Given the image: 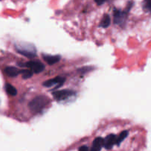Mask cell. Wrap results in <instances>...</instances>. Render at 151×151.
Here are the masks:
<instances>
[{
	"instance_id": "1",
	"label": "cell",
	"mask_w": 151,
	"mask_h": 151,
	"mask_svg": "<svg viewBox=\"0 0 151 151\" xmlns=\"http://www.w3.org/2000/svg\"><path fill=\"white\" fill-rule=\"evenodd\" d=\"M50 103V98L45 95H39L32 99L29 103V110L34 114L39 113Z\"/></svg>"
},
{
	"instance_id": "2",
	"label": "cell",
	"mask_w": 151,
	"mask_h": 151,
	"mask_svg": "<svg viewBox=\"0 0 151 151\" xmlns=\"http://www.w3.org/2000/svg\"><path fill=\"white\" fill-rule=\"evenodd\" d=\"M15 48L19 54L27 58H33L36 55V49L32 44L22 42L16 44Z\"/></svg>"
},
{
	"instance_id": "3",
	"label": "cell",
	"mask_w": 151,
	"mask_h": 151,
	"mask_svg": "<svg viewBox=\"0 0 151 151\" xmlns=\"http://www.w3.org/2000/svg\"><path fill=\"white\" fill-rule=\"evenodd\" d=\"M75 94V91L69 89L60 90V91H56L52 93L53 97L57 101H63V100H68L69 97H72Z\"/></svg>"
},
{
	"instance_id": "4",
	"label": "cell",
	"mask_w": 151,
	"mask_h": 151,
	"mask_svg": "<svg viewBox=\"0 0 151 151\" xmlns=\"http://www.w3.org/2000/svg\"><path fill=\"white\" fill-rule=\"evenodd\" d=\"M128 10L125 9L124 11H122L120 10L115 9L114 10V23L118 25H122L125 22L127 19V15H128Z\"/></svg>"
},
{
	"instance_id": "5",
	"label": "cell",
	"mask_w": 151,
	"mask_h": 151,
	"mask_svg": "<svg viewBox=\"0 0 151 151\" xmlns=\"http://www.w3.org/2000/svg\"><path fill=\"white\" fill-rule=\"evenodd\" d=\"M65 81H66V79H65L64 78L60 76H58L56 77V78H52V79H50L45 81V82L43 83V86L47 87V88L55 86V88H57L61 86L64 83Z\"/></svg>"
},
{
	"instance_id": "6",
	"label": "cell",
	"mask_w": 151,
	"mask_h": 151,
	"mask_svg": "<svg viewBox=\"0 0 151 151\" xmlns=\"http://www.w3.org/2000/svg\"><path fill=\"white\" fill-rule=\"evenodd\" d=\"M24 66H27V68H29L31 71L35 74L41 73V72L44 71V68H45V66H44V65L42 63L39 61H35V60L27 62Z\"/></svg>"
},
{
	"instance_id": "7",
	"label": "cell",
	"mask_w": 151,
	"mask_h": 151,
	"mask_svg": "<svg viewBox=\"0 0 151 151\" xmlns=\"http://www.w3.org/2000/svg\"><path fill=\"white\" fill-rule=\"evenodd\" d=\"M116 137L114 134H109L103 139V146L107 150H110L116 143Z\"/></svg>"
},
{
	"instance_id": "8",
	"label": "cell",
	"mask_w": 151,
	"mask_h": 151,
	"mask_svg": "<svg viewBox=\"0 0 151 151\" xmlns=\"http://www.w3.org/2000/svg\"><path fill=\"white\" fill-rule=\"evenodd\" d=\"M43 59L49 65H53L58 63L60 60V55H42Z\"/></svg>"
},
{
	"instance_id": "9",
	"label": "cell",
	"mask_w": 151,
	"mask_h": 151,
	"mask_svg": "<svg viewBox=\"0 0 151 151\" xmlns=\"http://www.w3.org/2000/svg\"><path fill=\"white\" fill-rule=\"evenodd\" d=\"M103 147V139L102 137H97L92 143L91 151H100Z\"/></svg>"
},
{
	"instance_id": "10",
	"label": "cell",
	"mask_w": 151,
	"mask_h": 151,
	"mask_svg": "<svg viewBox=\"0 0 151 151\" xmlns=\"http://www.w3.org/2000/svg\"><path fill=\"white\" fill-rule=\"evenodd\" d=\"M4 72L7 76L10 78H15L20 74V70L14 66H7L4 69Z\"/></svg>"
},
{
	"instance_id": "11",
	"label": "cell",
	"mask_w": 151,
	"mask_h": 151,
	"mask_svg": "<svg viewBox=\"0 0 151 151\" xmlns=\"http://www.w3.org/2000/svg\"><path fill=\"white\" fill-rule=\"evenodd\" d=\"M5 91L7 94L10 96H16L17 94V90L15 87H13L11 84L6 83L5 85Z\"/></svg>"
},
{
	"instance_id": "12",
	"label": "cell",
	"mask_w": 151,
	"mask_h": 151,
	"mask_svg": "<svg viewBox=\"0 0 151 151\" xmlns=\"http://www.w3.org/2000/svg\"><path fill=\"white\" fill-rule=\"evenodd\" d=\"M111 24V19L110 16L108 14H106L103 16V19H102L101 22H100V27H102L103 28H106L110 25Z\"/></svg>"
},
{
	"instance_id": "13",
	"label": "cell",
	"mask_w": 151,
	"mask_h": 151,
	"mask_svg": "<svg viewBox=\"0 0 151 151\" xmlns=\"http://www.w3.org/2000/svg\"><path fill=\"white\" fill-rule=\"evenodd\" d=\"M128 131H122V132L119 134V137L116 139V143H115V144H116L118 146H119V145H120L121 143L124 141V139H125L128 137Z\"/></svg>"
},
{
	"instance_id": "14",
	"label": "cell",
	"mask_w": 151,
	"mask_h": 151,
	"mask_svg": "<svg viewBox=\"0 0 151 151\" xmlns=\"http://www.w3.org/2000/svg\"><path fill=\"white\" fill-rule=\"evenodd\" d=\"M20 73L22 75L24 79H27V78H31L33 75V72L29 69H24V70H20Z\"/></svg>"
},
{
	"instance_id": "15",
	"label": "cell",
	"mask_w": 151,
	"mask_h": 151,
	"mask_svg": "<svg viewBox=\"0 0 151 151\" xmlns=\"http://www.w3.org/2000/svg\"><path fill=\"white\" fill-rule=\"evenodd\" d=\"M143 10L145 12H150L151 10V0H144L142 3Z\"/></svg>"
},
{
	"instance_id": "16",
	"label": "cell",
	"mask_w": 151,
	"mask_h": 151,
	"mask_svg": "<svg viewBox=\"0 0 151 151\" xmlns=\"http://www.w3.org/2000/svg\"><path fill=\"white\" fill-rule=\"evenodd\" d=\"M91 69H92V68L91 67H84V68H82V69H80V72H83V73H85V72H88V71H91Z\"/></svg>"
},
{
	"instance_id": "17",
	"label": "cell",
	"mask_w": 151,
	"mask_h": 151,
	"mask_svg": "<svg viewBox=\"0 0 151 151\" xmlns=\"http://www.w3.org/2000/svg\"><path fill=\"white\" fill-rule=\"evenodd\" d=\"M94 1H95V2L97 3L98 5H102V4H104L107 0H94Z\"/></svg>"
},
{
	"instance_id": "18",
	"label": "cell",
	"mask_w": 151,
	"mask_h": 151,
	"mask_svg": "<svg viewBox=\"0 0 151 151\" xmlns=\"http://www.w3.org/2000/svg\"><path fill=\"white\" fill-rule=\"evenodd\" d=\"M79 151H89V150H88V148L87 146L83 145V146H81V147H80Z\"/></svg>"
}]
</instances>
